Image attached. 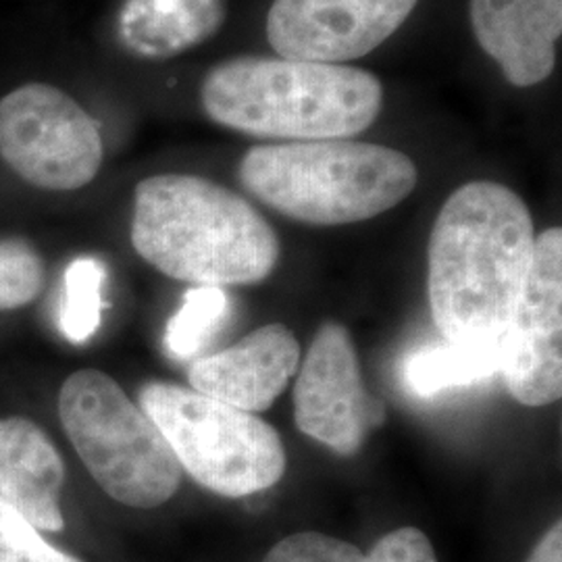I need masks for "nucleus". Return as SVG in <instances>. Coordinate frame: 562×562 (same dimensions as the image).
<instances>
[{
  "mask_svg": "<svg viewBox=\"0 0 562 562\" xmlns=\"http://www.w3.org/2000/svg\"><path fill=\"white\" fill-rule=\"evenodd\" d=\"M536 229L519 194L469 181L443 202L429 238V306L446 341L501 340L533 259Z\"/></svg>",
  "mask_w": 562,
  "mask_h": 562,
  "instance_id": "obj_1",
  "label": "nucleus"
},
{
  "mask_svg": "<svg viewBox=\"0 0 562 562\" xmlns=\"http://www.w3.org/2000/svg\"><path fill=\"white\" fill-rule=\"evenodd\" d=\"M132 244L144 261L194 285L269 278L280 240L261 213L215 181L165 173L136 186Z\"/></svg>",
  "mask_w": 562,
  "mask_h": 562,
  "instance_id": "obj_2",
  "label": "nucleus"
},
{
  "mask_svg": "<svg viewBox=\"0 0 562 562\" xmlns=\"http://www.w3.org/2000/svg\"><path fill=\"white\" fill-rule=\"evenodd\" d=\"M201 102L209 120L255 138L346 140L375 123L383 86L348 65L234 57L204 76Z\"/></svg>",
  "mask_w": 562,
  "mask_h": 562,
  "instance_id": "obj_3",
  "label": "nucleus"
},
{
  "mask_svg": "<svg viewBox=\"0 0 562 562\" xmlns=\"http://www.w3.org/2000/svg\"><path fill=\"white\" fill-rule=\"evenodd\" d=\"M238 178L255 199L290 220L348 225L408 199L419 171L396 148L346 138L255 146L241 157Z\"/></svg>",
  "mask_w": 562,
  "mask_h": 562,
  "instance_id": "obj_4",
  "label": "nucleus"
},
{
  "mask_svg": "<svg viewBox=\"0 0 562 562\" xmlns=\"http://www.w3.org/2000/svg\"><path fill=\"white\" fill-rule=\"evenodd\" d=\"M59 415L81 462L113 501L157 508L176 496L183 471L173 450L106 373L81 369L69 375L60 387Z\"/></svg>",
  "mask_w": 562,
  "mask_h": 562,
  "instance_id": "obj_5",
  "label": "nucleus"
},
{
  "mask_svg": "<svg viewBox=\"0 0 562 562\" xmlns=\"http://www.w3.org/2000/svg\"><path fill=\"white\" fill-rule=\"evenodd\" d=\"M140 408L161 429L181 471L220 496H252L285 473L278 431L252 413L167 382L146 383Z\"/></svg>",
  "mask_w": 562,
  "mask_h": 562,
  "instance_id": "obj_6",
  "label": "nucleus"
},
{
  "mask_svg": "<svg viewBox=\"0 0 562 562\" xmlns=\"http://www.w3.org/2000/svg\"><path fill=\"white\" fill-rule=\"evenodd\" d=\"M0 157L30 186L80 190L101 171V127L59 88L32 81L0 99Z\"/></svg>",
  "mask_w": 562,
  "mask_h": 562,
  "instance_id": "obj_7",
  "label": "nucleus"
},
{
  "mask_svg": "<svg viewBox=\"0 0 562 562\" xmlns=\"http://www.w3.org/2000/svg\"><path fill=\"white\" fill-rule=\"evenodd\" d=\"M562 232L536 236L533 259L504 334L501 373L513 398L548 406L562 396Z\"/></svg>",
  "mask_w": 562,
  "mask_h": 562,
  "instance_id": "obj_8",
  "label": "nucleus"
},
{
  "mask_svg": "<svg viewBox=\"0 0 562 562\" xmlns=\"http://www.w3.org/2000/svg\"><path fill=\"white\" fill-rule=\"evenodd\" d=\"M294 422L304 436L350 457L385 422V406L362 383L355 341L340 323L317 331L294 385Z\"/></svg>",
  "mask_w": 562,
  "mask_h": 562,
  "instance_id": "obj_9",
  "label": "nucleus"
},
{
  "mask_svg": "<svg viewBox=\"0 0 562 562\" xmlns=\"http://www.w3.org/2000/svg\"><path fill=\"white\" fill-rule=\"evenodd\" d=\"M419 0H273L267 41L281 59L340 65L373 53Z\"/></svg>",
  "mask_w": 562,
  "mask_h": 562,
  "instance_id": "obj_10",
  "label": "nucleus"
},
{
  "mask_svg": "<svg viewBox=\"0 0 562 562\" xmlns=\"http://www.w3.org/2000/svg\"><path fill=\"white\" fill-rule=\"evenodd\" d=\"M301 364V341L281 323L262 325L222 352L190 364L194 392L246 413L267 411Z\"/></svg>",
  "mask_w": 562,
  "mask_h": 562,
  "instance_id": "obj_11",
  "label": "nucleus"
},
{
  "mask_svg": "<svg viewBox=\"0 0 562 562\" xmlns=\"http://www.w3.org/2000/svg\"><path fill=\"white\" fill-rule=\"evenodd\" d=\"M475 41L504 78L531 88L550 78L562 34V0H469Z\"/></svg>",
  "mask_w": 562,
  "mask_h": 562,
  "instance_id": "obj_12",
  "label": "nucleus"
},
{
  "mask_svg": "<svg viewBox=\"0 0 562 562\" xmlns=\"http://www.w3.org/2000/svg\"><path fill=\"white\" fill-rule=\"evenodd\" d=\"M65 464L36 423L0 419V498L36 529L60 531Z\"/></svg>",
  "mask_w": 562,
  "mask_h": 562,
  "instance_id": "obj_13",
  "label": "nucleus"
},
{
  "mask_svg": "<svg viewBox=\"0 0 562 562\" xmlns=\"http://www.w3.org/2000/svg\"><path fill=\"white\" fill-rule=\"evenodd\" d=\"M503 348L504 338L429 344L406 357L402 378L417 398H434L446 390L469 387L501 373Z\"/></svg>",
  "mask_w": 562,
  "mask_h": 562,
  "instance_id": "obj_14",
  "label": "nucleus"
},
{
  "mask_svg": "<svg viewBox=\"0 0 562 562\" xmlns=\"http://www.w3.org/2000/svg\"><path fill=\"white\" fill-rule=\"evenodd\" d=\"M106 267L94 257H81L63 276L59 302L60 334L74 344L94 338L104 311Z\"/></svg>",
  "mask_w": 562,
  "mask_h": 562,
  "instance_id": "obj_15",
  "label": "nucleus"
},
{
  "mask_svg": "<svg viewBox=\"0 0 562 562\" xmlns=\"http://www.w3.org/2000/svg\"><path fill=\"white\" fill-rule=\"evenodd\" d=\"M229 315V301L223 288L196 285L186 292L180 311L165 329L167 352L178 361H192L215 338Z\"/></svg>",
  "mask_w": 562,
  "mask_h": 562,
  "instance_id": "obj_16",
  "label": "nucleus"
},
{
  "mask_svg": "<svg viewBox=\"0 0 562 562\" xmlns=\"http://www.w3.org/2000/svg\"><path fill=\"white\" fill-rule=\"evenodd\" d=\"M44 288V262L27 241L0 240V311L36 301Z\"/></svg>",
  "mask_w": 562,
  "mask_h": 562,
  "instance_id": "obj_17",
  "label": "nucleus"
},
{
  "mask_svg": "<svg viewBox=\"0 0 562 562\" xmlns=\"http://www.w3.org/2000/svg\"><path fill=\"white\" fill-rule=\"evenodd\" d=\"M0 562H81L50 546L41 531L0 498Z\"/></svg>",
  "mask_w": 562,
  "mask_h": 562,
  "instance_id": "obj_18",
  "label": "nucleus"
},
{
  "mask_svg": "<svg viewBox=\"0 0 562 562\" xmlns=\"http://www.w3.org/2000/svg\"><path fill=\"white\" fill-rule=\"evenodd\" d=\"M262 562H367L357 546L338 538L304 531L276 543Z\"/></svg>",
  "mask_w": 562,
  "mask_h": 562,
  "instance_id": "obj_19",
  "label": "nucleus"
},
{
  "mask_svg": "<svg viewBox=\"0 0 562 562\" xmlns=\"http://www.w3.org/2000/svg\"><path fill=\"white\" fill-rule=\"evenodd\" d=\"M367 562H438L436 550L429 538L415 527H401L396 531L385 533L380 542L373 546Z\"/></svg>",
  "mask_w": 562,
  "mask_h": 562,
  "instance_id": "obj_20",
  "label": "nucleus"
},
{
  "mask_svg": "<svg viewBox=\"0 0 562 562\" xmlns=\"http://www.w3.org/2000/svg\"><path fill=\"white\" fill-rule=\"evenodd\" d=\"M527 562H562V522H554L540 543L533 548Z\"/></svg>",
  "mask_w": 562,
  "mask_h": 562,
  "instance_id": "obj_21",
  "label": "nucleus"
}]
</instances>
